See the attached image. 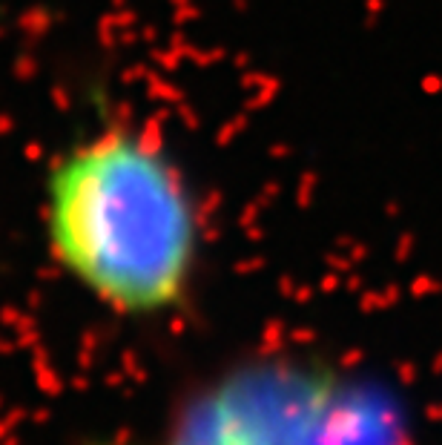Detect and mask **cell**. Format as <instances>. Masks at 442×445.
Listing matches in <instances>:
<instances>
[{
    "label": "cell",
    "mask_w": 442,
    "mask_h": 445,
    "mask_svg": "<svg viewBox=\"0 0 442 445\" xmlns=\"http://www.w3.org/2000/svg\"><path fill=\"white\" fill-rule=\"evenodd\" d=\"M41 230L52 264L115 316L161 319L195 290L204 256L195 187L138 127L95 129L49 161Z\"/></svg>",
    "instance_id": "1"
},
{
    "label": "cell",
    "mask_w": 442,
    "mask_h": 445,
    "mask_svg": "<svg viewBox=\"0 0 442 445\" xmlns=\"http://www.w3.org/2000/svg\"><path fill=\"white\" fill-rule=\"evenodd\" d=\"M167 445H391V428L325 374L262 365L198 397Z\"/></svg>",
    "instance_id": "2"
}]
</instances>
